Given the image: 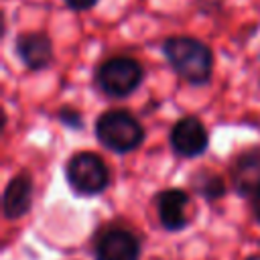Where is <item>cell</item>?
<instances>
[{
  "instance_id": "8",
  "label": "cell",
  "mask_w": 260,
  "mask_h": 260,
  "mask_svg": "<svg viewBox=\"0 0 260 260\" xmlns=\"http://www.w3.org/2000/svg\"><path fill=\"white\" fill-rule=\"evenodd\" d=\"M187 207H189V195L183 189H167L156 197L158 219L162 228L169 232H177L187 225L189 221Z\"/></svg>"
},
{
  "instance_id": "4",
  "label": "cell",
  "mask_w": 260,
  "mask_h": 260,
  "mask_svg": "<svg viewBox=\"0 0 260 260\" xmlns=\"http://www.w3.org/2000/svg\"><path fill=\"white\" fill-rule=\"evenodd\" d=\"M67 181L77 195L91 197L102 193L110 183V171L106 162L93 152H77L69 158L65 169Z\"/></svg>"
},
{
  "instance_id": "2",
  "label": "cell",
  "mask_w": 260,
  "mask_h": 260,
  "mask_svg": "<svg viewBox=\"0 0 260 260\" xmlns=\"http://www.w3.org/2000/svg\"><path fill=\"white\" fill-rule=\"evenodd\" d=\"M95 136L114 152H130L144 140V130L130 112L108 110L95 120Z\"/></svg>"
},
{
  "instance_id": "12",
  "label": "cell",
  "mask_w": 260,
  "mask_h": 260,
  "mask_svg": "<svg viewBox=\"0 0 260 260\" xmlns=\"http://www.w3.org/2000/svg\"><path fill=\"white\" fill-rule=\"evenodd\" d=\"M71 10H89L98 4V0H63Z\"/></svg>"
},
{
  "instance_id": "3",
  "label": "cell",
  "mask_w": 260,
  "mask_h": 260,
  "mask_svg": "<svg viewBox=\"0 0 260 260\" xmlns=\"http://www.w3.org/2000/svg\"><path fill=\"white\" fill-rule=\"evenodd\" d=\"M144 79L142 65L126 55L110 57L95 69V83L102 93L108 98H126L130 95Z\"/></svg>"
},
{
  "instance_id": "11",
  "label": "cell",
  "mask_w": 260,
  "mask_h": 260,
  "mask_svg": "<svg viewBox=\"0 0 260 260\" xmlns=\"http://www.w3.org/2000/svg\"><path fill=\"white\" fill-rule=\"evenodd\" d=\"M193 187L205 199H217L225 191V185H223L221 177L215 175V173H197L193 177Z\"/></svg>"
},
{
  "instance_id": "14",
  "label": "cell",
  "mask_w": 260,
  "mask_h": 260,
  "mask_svg": "<svg viewBox=\"0 0 260 260\" xmlns=\"http://www.w3.org/2000/svg\"><path fill=\"white\" fill-rule=\"evenodd\" d=\"M252 197H254V213H256V217H258V221H260V189H258Z\"/></svg>"
},
{
  "instance_id": "9",
  "label": "cell",
  "mask_w": 260,
  "mask_h": 260,
  "mask_svg": "<svg viewBox=\"0 0 260 260\" xmlns=\"http://www.w3.org/2000/svg\"><path fill=\"white\" fill-rule=\"evenodd\" d=\"M232 183L240 195H254L260 189V148H250L236 158Z\"/></svg>"
},
{
  "instance_id": "5",
  "label": "cell",
  "mask_w": 260,
  "mask_h": 260,
  "mask_svg": "<svg viewBox=\"0 0 260 260\" xmlns=\"http://www.w3.org/2000/svg\"><path fill=\"white\" fill-rule=\"evenodd\" d=\"M140 242L124 228H110L100 234L95 242L98 260H138Z\"/></svg>"
},
{
  "instance_id": "15",
  "label": "cell",
  "mask_w": 260,
  "mask_h": 260,
  "mask_svg": "<svg viewBox=\"0 0 260 260\" xmlns=\"http://www.w3.org/2000/svg\"><path fill=\"white\" fill-rule=\"evenodd\" d=\"M248 260H260V256H252V258H248Z\"/></svg>"
},
{
  "instance_id": "7",
  "label": "cell",
  "mask_w": 260,
  "mask_h": 260,
  "mask_svg": "<svg viewBox=\"0 0 260 260\" xmlns=\"http://www.w3.org/2000/svg\"><path fill=\"white\" fill-rule=\"evenodd\" d=\"M18 59L32 71H41L53 61V43L45 32H22L14 43Z\"/></svg>"
},
{
  "instance_id": "1",
  "label": "cell",
  "mask_w": 260,
  "mask_h": 260,
  "mask_svg": "<svg viewBox=\"0 0 260 260\" xmlns=\"http://www.w3.org/2000/svg\"><path fill=\"white\" fill-rule=\"evenodd\" d=\"M162 55L173 71L193 85H205L213 71L211 49L195 37H169L162 43Z\"/></svg>"
},
{
  "instance_id": "13",
  "label": "cell",
  "mask_w": 260,
  "mask_h": 260,
  "mask_svg": "<svg viewBox=\"0 0 260 260\" xmlns=\"http://www.w3.org/2000/svg\"><path fill=\"white\" fill-rule=\"evenodd\" d=\"M61 114H63V116H61V118H63V122H67V124H73L75 128H77V126H81V120H79V116H77L75 112H67V114H65V110H63Z\"/></svg>"
},
{
  "instance_id": "6",
  "label": "cell",
  "mask_w": 260,
  "mask_h": 260,
  "mask_svg": "<svg viewBox=\"0 0 260 260\" xmlns=\"http://www.w3.org/2000/svg\"><path fill=\"white\" fill-rule=\"evenodd\" d=\"M207 142H209V136H207V130L199 118L185 116L171 130L173 150L181 156H187V158L199 156L201 152H205Z\"/></svg>"
},
{
  "instance_id": "10",
  "label": "cell",
  "mask_w": 260,
  "mask_h": 260,
  "mask_svg": "<svg viewBox=\"0 0 260 260\" xmlns=\"http://www.w3.org/2000/svg\"><path fill=\"white\" fill-rule=\"evenodd\" d=\"M32 203V181L28 175H16L10 179V183L4 189V215L8 219L22 217Z\"/></svg>"
}]
</instances>
